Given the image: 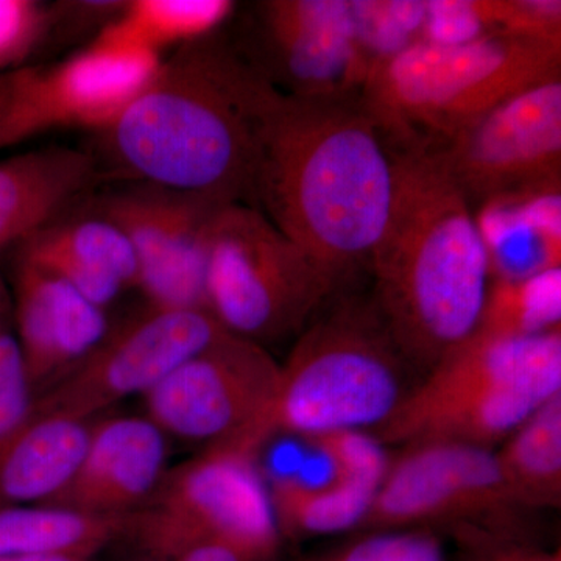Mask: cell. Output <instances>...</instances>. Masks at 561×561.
<instances>
[{"label": "cell", "instance_id": "obj_1", "mask_svg": "<svg viewBox=\"0 0 561 561\" xmlns=\"http://www.w3.org/2000/svg\"><path fill=\"white\" fill-rule=\"evenodd\" d=\"M394 194V162L359 98L273 92L262 116L253 205L341 287L370 264Z\"/></svg>", "mask_w": 561, "mask_h": 561}, {"label": "cell", "instance_id": "obj_2", "mask_svg": "<svg viewBox=\"0 0 561 561\" xmlns=\"http://www.w3.org/2000/svg\"><path fill=\"white\" fill-rule=\"evenodd\" d=\"M275 91L219 31L184 44L98 133L108 175L253 205L261 122Z\"/></svg>", "mask_w": 561, "mask_h": 561}, {"label": "cell", "instance_id": "obj_3", "mask_svg": "<svg viewBox=\"0 0 561 561\" xmlns=\"http://www.w3.org/2000/svg\"><path fill=\"white\" fill-rule=\"evenodd\" d=\"M390 151L394 194L368 264L371 300L404 359L426 376L478 330L493 271L474 210L434 153Z\"/></svg>", "mask_w": 561, "mask_h": 561}, {"label": "cell", "instance_id": "obj_4", "mask_svg": "<svg viewBox=\"0 0 561 561\" xmlns=\"http://www.w3.org/2000/svg\"><path fill=\"white\" fill-rule=\"evenodd\" d=\"M559 79V41H420L370 70L360 102L389 149L434 147L513 95Z\"/></svg>", "mask_w": 561, "mask_h": 561}, {"label": "cell", "instance_id": "obj_5", "mask_svg": "<svg viewBox=\"0 0 561 561\" xmlns=\"http://www.w3.org/2000/svg\"><path fill=\"white\" fill-rule=\"evenodd\" d=\"M405 365L371 298L339 300L279 365L272 400L242 445L257 453L280 432L309 438L378 430L412 390Z\"/></svg>", "mask_w": 561, "mask_h": 561}, {"label": "cell", "instance_id": "obj_6", "mask_svg": "<svg viewBox=\"0 0 561 561\" xmlns=\"http://www.w3.org/2000/svg\"><path fill=\"white\" fill-rule=\"evenodd\" d=\"M339 289L260 209L228 203L217 210L206 249V311L225 331L257 343L305 330Z\"/></svg>", "mask_w": 561, "mask_h": 561}, {"label": "cell", "instance_id": "obj_7", "mask_svg": "<svg viewBox=\"0 0 561 561\" xmlns=\"http://www.w3.org/2000/svg\"><path fill=\"white\" fill-rule=\"evenodd\" d=\"M256 456L220 443L165 472L150 501L133 513L130 540L162 561L203 541L225 542L253 561L275 560L280 531Z\"/></svg>", "mask_w": 561, "mask_h": 561}, {"label": "cell", "instance_id": "obj_8", "mask_svg": "<svg viewBox=\"0 0 561 561\" xmlns=\"http://www.w3.org/2000/svg\"><path fill=\"white\" fill-rule=\"evenodd\" d=\"M427 149L474 214L496 203L560 195L561 79L513 95Z\"/></svg>", "mask_w": 561, "mask_h": 561}, {"label": "cell", "instance_id": "obj_9", "mask_svg": "<svg viewBox=\"0 0 561 561\" xmlns=\"http://www.w3.org/2000/svg\"><path fill=\"white\" fill-rule=\"evenodd\" d=\"M202 309H165L147 305L111 327L90 356L33 402V413H60L94 420L111 405L164 381L183 362L227 334Z\"/></svg>", "mask_w": 561, "mask_h": 561}, {"label": "cell", "instance_id": "obj_10", "mask_svg": "<svg viewBox=\"0 0 561 561\" xmlns=\"http://www.w3.org/2000/svg\"><path fill=\"white\" fill-rule=\"evenodd\" d=\"M234 44L276 90L302 99L359 98L370 73L348 0H265Z\"/></svg>", "mask_w": 561, "mask_h": 561}, {"label": "cell", "instance_id": "obj_11", "mask_svg": "<svg viewBox=\"0 0 561 561\" xmlns=\"http://www.w3.org/2000/svg\"><path fill=\"white\" fill-rule=\"evenodd\" d=\"M278 376L279 364L264 346L227 332L142 397L146 415L165 435L205 448L242 445L264 415Z\"/></svg>", "mask_w": 561, "mask_h": 561}, {"label": "cell", "instance_id": "obj_12", "mask_svg": "<svg viewBox=\"0 0 561 561\" xmlns=\"http://www.w3.org/2000/svg\"><path fill=\"white\" fill-rule=\"evenodd\" d=\"M87 203L130 241L138 260V289L147 305L206 311L209 228L228 203L138 181L91 195Z\"/></svg>", "mask_w": 561, "mask_h": 561}, {"label": "cell", "instance_id": "obj_13", "mask_svg": "<svg viewBox=\"0 0 561 561\" xmlns=\"http://www.w3.org/2000/svg\"><path fill=\"white\" fill-rule=\"evenodd\" d=\"M513 502L491 449L453 442L408 446L391 463L359 529L398 530L507 519Z\"/></svg>", "mask_w": 561, "mask_h": 561}, {"label": "cell", "instance_id": "obj_14", "mask_svg": "<svg viewBox=\"0 0 561 561\" xmlns=\"http://www.w3.org/2000/svg\"><path fill=\"white\" fill-rule=\"evenodd\" d=\"M161 61L101 32L68 60L18 69L13 144L57 127L105 130L146 90Z\"/></svg>", "mask_w": 561, "mask_h": 561}, {"label": "cell", "instance_id": "obj_15", "mask_svg": "<svg viewBox=\"0 0 561 561\" xmlns=\"http://www.w3.org/2000/svg\"><path fill=\"white\" fill-rule=\"evenodd\" d=\"M14 319L25 375L38 397L101 345L111 330L105 309L60 276L18 256Z\"/></svg>", "mask_w": 561, "mask_h": 561}, {"label": "cell", "instance_id": "obj_16", "mask_svg": "<svg viewBox=\"0 0 561 561\" xmlns=\"http://www.w3.org/2000/svg\"><path fill=\"white\" fill-rule=\"evenodd\" d=\"M168 435L144 415L92 421L87 451L72 481L50 505L131 515L150 501L168 467Z\"/></svg>", "mask_w": 561, "mask_h": 561}, {"label": "cell", "instance_id": "obj_17", "mask_svg": "<svg viewBox=\"0 0 561 561\" xmlns=\"http://www.w3.org/2000/svg\"><path fill=\"white\" fill-rule=\"evenodd\" d=\"M561 393V364L491 383L416 412H394L375 437L382 445L453 442L491 449Z\"/></svg>", "mask_w": 561, "mask_h": 561}, {"label": "cell", "instance_id": "obj_18", "mask_svg": "<svg viewBox=\"0 0 561 561\" xmlns=\"http://www.w3.org/2000/svg\"><path fill=\"white\" fill-rule=\"evenodd\" d=\"M87 202L18 245V256L60 276L106 311L122 291L138 289V260L124 231Z\"/></svg>", "mask_w": 561, "mask_h": 561}, {"label": "cell", "instance_id": "obj_19", "mask_svg": "<svg viewBox=\"0 0 561 561\" xmlns=\"http://www.w3.org/2000/svg\"><path fill=\"white\" fill-rule=\"evenodd\" d=\"M105 179L98 158L49 147L0 161V250L79 208Z\"/></svg>", "mask_w": 561, "mask_h": 561}, {"label": "cell", "instance_id": "obj_20", "mask_svg": "<svg viewBox=\"0 0 561 561\" xmlns=\"http://www.w3.org/2000/svg\"><path fill=\"white\" fill-rule=\"evenodd\" d=\"M92 420L33 413L0 451V511L49 504L72 481Z\"/></svg>", "mask_w": 561, "mask_h": 561}, {"label": "cell", "instance_id": "obj_21", "mask_svg": "<svg viewBox=\"0 0 561 561\" xmlns=\"http://www.w3.org/2000/svg\"><path fill=\"white\" fill-rule=\"evenodd\" d=\"M131 515H98L60 505L35 504L0 511V559L95 557L128 538Z\"/></svg>", "mask_w": 561, "mask_h": 561}, {"label": "cell", "instance_id": "obj_22", "mask_svg": "<svg viewBox=\"0 0 561 561\" xmlns=\"http://www.w3.org/2000/svg\"><path fill=\"white\" fill-rule=\"evenodd\" d=\"M494 457L518 508L560 507L561 393L524 421Z\"/></svg>", "mask_w": 561, "mask_h": 561}, {"label": "cell", "instance_id": "obj_23", "mask_svg": "<svg viewBox=\"0 0 561 561\" xmlns=\"http://www.w3.org/2000/svg\"><path fill=\"white\" fill-rule=\"evenodd\" d=\"M232 11L234 3L225 0H130L102 32L161 57L220 31Z\"/></svg>", "mask_w": 561, "mask_h": 561}, {"label": "cell", "instance_id": "obj_24", "mask_svg": "<svg viewBox=\"0 0 561 561\" xmlns=\"http://www.w3.org/2000/svg\"><path fill=\"white\" fill-rule=\"evenodd\" d=\"M378 486L339 481L312 486L294 478L273 482L271 501L280 534L317 537L359 529Z\"/></svg>", "mask_w": 561, "mask_h": 561}, {"label": "cell", "instance_id": "obj_25", "mask_svg": "<svg viewBox=\"0 0 561 561\" xmlns=\"http://www.w3.org/2000/svg\"><path fill=\"white\" fill-rule=\"evenodd\" d=\"M561 328L560 271L523 280L493 279L478 332L527 337Z\"/></svg>", "mask_w": 561, "mask_h": 561}, {"label": "cell", "instance_id": "obj_26", "mask_svg": "<svg viewBox=\"0 0 561 561\" xmlns=\"http://www.w3.org/2000/svg\"><path fill=\"white\" fill-rule=\"evenodd\" d=\"M357 41L370 70L424 41L427 2H351Z\"/></svg>", "mask_w": 561, "mask_h": 561}, {"label": "cell", "instance_id": "obj_27", "mask_svg": "<svg viewBox=\"0 0 561 561\" xmlns=\"http://www.w3.org/2000/svg\"><path fill=\"white\" fill-rule=\"evenodd\" d=\"M330 460L334 479L381 485L390 460L383 445L368 431H335L306 438Z\"/></svg>", "mask_w": 561, "mask_h": 561}, {"label": "cell", "instance_id": "obj_28", "mask_svg": "<svg viewBox=\"0 0 561 561\" xmlns=\"http://www.w3.org/2000/svg\"><path fill=\"white\" fill-rule=\"evenodd\" d=\"M57 20L38 0H0V73L25 68Z\"/></svg>", "mask_w": 561, "mask_h": 561}, {"label": "cell", "instance_id": "obj_29", "mask_svg": "<svg viewBox=\"0 0 561 561\" xmlns=\"http://www.w3.org/2000/svg\"><path fill=\"white\" fill-rule=\"evenodd\" d=\"M478 7L489 35L561 43L559 0H478Z\"/></svg>", "mask_w": 561, "mask_h": 561}, {"label": "cell", "instance_id": "obj_30", "mask_svg": "<svg viewBox=\"0 0 561 561\" xmlns=\"http://www.w3.org/2000/svg\"><path fill=\"white\" fill-rule=\"evenodd\" d=\"M319 561H446L442 541L430 531L368 535Z\"/></svg>", "mask_w": 561, "mask_h": 561}, {"label": "cell", "instance_id": "obj_31", "mask_svg": "<svg viewBox=\"0 0 561 561\" xmlns=\"http://www.w3.org/2000/svg\"><path fill=\"white\" fill-rule=\"evenodd\" d=\"M33 402L16 337L0 327V451L31 419Z\"/></svg>", "mask_w": 561, "mask_h": 561}, {"label": "cell", "instance_id": "obj_32", "mask_svg": "<svg viewBox=\"0 0 561 561\" xmlns=\"http://www.w3.org/2000/svg\"><path fill=\"white\" fill-rule=\"evenodd\" d=\"M18 99V69L0 73V150L13 144V117Z\"/></svg>", "mask_w": 561, "mask_h": 561}, {"label": "cell", "instance_id": "obj_33", "mask_svg": "<svg viewBox=\"0 0 561 561\" xmlns=\"http://www.w3.org/2000/svg\"><path fill=\"white\" fill-rule=\"evenodd\" d=\"M169 561H253L232 548L219 541H203L176 553Z\"/></svg>", "mask_w": 561, "mask_h": 561}, {"label": "cell", "instance_id": "obj_34", "mask_svg": "<svg viewBox=\"0 0 561 561\" xmlns=\"http://www.w3.org/2000/svg\"><path fill=\"white\" fill-rule=\"evenodd\" d=\"M474 561H561L560 549L548 552L519 545H493Z\"/></svg>", "mask_w": 561, "mask_h": 561}, {"label": "cell", "instance_id": "obj_35", "mask_svg": "<svg viewBox=\"0 0 561 561\" xmlns=\"http://www.w3.org/2000/svg\"><path fill=\"white\" fill-rule=\"evenodd\" d=\"M0 561H101L95 560L94 557H76V556H60V557H9V559H0ZM135 561H162L147 557L144 560Z\"/></svg>", "mask_w": 561, "mask_h": 561}, {"label": "cell", "instance_id": "obj_36", "mask_svg": "<svg viewBox=\"0 0 561 561\" xmlns=\"http://www.w3.org/2000/svg\"><path fill=\"white\" fill-rule=\"evenodd\" d=\"M9 295H7L5 287H3L2 278H0V319L9 311Z\"/></svg>", "mask_w": 561, "mask_h": 561}]
</instances>
